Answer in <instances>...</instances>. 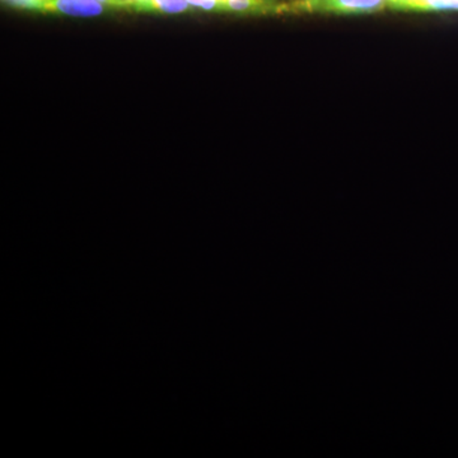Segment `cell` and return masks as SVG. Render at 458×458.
Instances as JSON below:
<instances>
[{
    "label": "cell",
    "instance_id": "cell-1",
    "mask_svg": "<svg viewBox=\"0 0 458 458\" xmlns=\"http://www.w3.org/2000/svg\"><path fill=\"white\" fill-rule=\"evenodd\" d=\"M387 8V0H293L283 12L310 14H372Z\"/></svg>",
    "mask_w": 458,
    "mask_h": 458
},
{
    "label": "cell",
    "instance_id": "cell-2",
    "mask_svg": "<svg viewBox=\"0 0 458 458\" xmlns=\"http://www.w3.org/2000/svg\"><path fill=\"white\" fill-rule=\"evenodd\" d=\"M12 7L36 13L73 18H95L113 11L92 0H20Z\"/></svg>",
    "mask_w": 458,
    "mask_h": 458
},
{
    "label": "cell",
    "instance_id": "cell-3",
    "mask_svg": "<svg viewBox=\"0 0 458 458\" xmlns=\"http://www.w3.org/2000/svg\"><path fill=\"white\" fill-rule=\"evenodd\" d=\"M122 11L164 16H180L194 12L186 0H126Z\"/></svg>",
    "mask_w": 458,
    "mask_h": 458
},
{
    "label": "cell",
    "instance_id": "cell-4",
    "mask_svg": "<svg viewBox=\"0 0 458 458\" xmlns=\"http://www.w3.org/2000/svg\"><path fill=\"white\" fill-rule=\"evenodd\" d=\"M387 8L415 13L458 12V0H387Z\"/></svg>",
    "mask_w": 458,
    "mask_h": 458
},
{
    "label": "cell",
    "instance_id": "cell-5",
    "mask_svg": "<svg viewBox=\"0 0 458 458\" xmlns=\"http://www.w3.org/2000/svg\"><path fill=\"white\" fill-rule=\"evenodd\" d=\"M228 13L234 14H273L283 12L278 0H225Z\"/></svg>",
    "mask_w": 458,
    "mask_h": 458
},
{
    "label": "cell",
    "instance_id": "cell-6",
    "mask_svg": "<svg viewBox=\"0 0 458 458\" xmlns=\"http://www.w3.org/2000/svg\"><path fill=\"white\" fill-rule=\"evenodd\" d=\"M192 11H201L205 13H228L225 0H186Z\"/></svg>",
    "mask_w": 458,
    "mask_h": 458
},
{
    "label": "cell",
    "instance_id": "cell-7",
    "mask_svg": "<svg viewBox=\"0 0 458 458\" xmlns=\"http://www.w3.org/2000/svg\"><path fill=\"white\" fill-rule=\"evenodd\" d=\"M92 2L106 5V7L113 9V11H122L123 3H125L126 0H92Z\"/></svg>",
    "mask_w": 458,
    "mask_h": 458
},
{
    "label": "cell",
    "instance_id": "cell-8",
    "mask_svg": "<svg viewBox=\"0 0 458 458\" xmlns=\"http://www.w3.org/2000/svg\"><path fill=\"white\" fill-rule=\"evenodd\" d=\"M3 3H5V4H8V5H13V4H16L17 2H20V0H2Z\"/></svg>",
    "mask_w": 458,
    "mask_h": 458
}]
</instances>
